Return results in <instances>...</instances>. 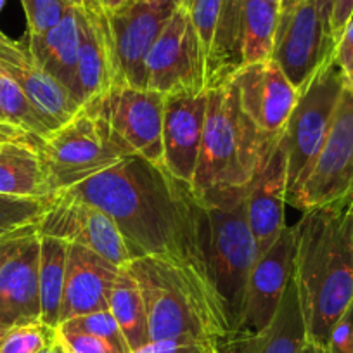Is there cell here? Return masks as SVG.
Returning a JSON list of instances; mask_svg holds the SVG:
<instances>
[{
  "mask_svg": "<svg viewBox=\"0 0 353 353\" xmlns=\"http://www.w3.org/2000/svg\"><path fill=\"white\" fill-rule=\"evenodd\" d=\"M59 194L106 212L117 222L132 260L148 254L170 256L208 270L198 199L191 185L176 181L165 166L125 156Z\"/></svg>",
  "mask_w": 353,
  "mask_h": 353,
  "instance_id": "cell-1",
  "label": "cell"
},
{
  "mask_svg": "<svg viewBox=\"0 0 353 353\" xmlns=\"http://www.w3.org/2000/svg\"><path fill=\"white\" fill-rule=\"evenodd\" d=\"M294 281L307 339L325 350L332 325L353 301V185L294 223Z\"/></svg>",
  "mask_w": 353,
  "mask_h": 353,
  "instance_id": "cell-2",
  "label": "cell"
},
{
  "mask_svg": "<svg viewBox=\"0 0 353 353\" xmlns=\"http://www.w3.org/2000/svg\"><path fill=\"white\" fill-rule=\"evenodd\" d=\"M148 315L149 341H223L232 332L229 310L206 269L170 256L128 261Z\"/></svg>",
  "mask_w": 353,
  "mask_h": 353,
  "instance_id": "cell-3",
  "label": "cell"
},
{
  "mask_svg": "<svg viewBox=\"0 0 353 353\" xmlns=\"http://www.w3.org/2000/svg\"><path fill=\"white\" fill-rule=\"evenodd\" d=\"M206 94L205 130L191 184L196 198L222 189L248 188L265 145L272 139L246 117L232 81L210 88Z\"/></svg>",
  "mask_w": 353,
  "mask_h": 353,
  "instance_id": "cell-4",
  "label": "cell"
},
{
  "mask_svg": "<svg viewBox=\"0 0 353 353\" xmlns=\"http://www.w3.org/2000/svg\"><path fill=\"white\" fill-rule=\"evenodd\" d=\"M196 199L201 208L203 253L234 331L248 276L258 258L246 216V188L213 191Z\"/></svg>",
  "mask_w": 353,
  "mask_h": 353,
  "instance_id": "cell-5",
  "label": "cell"
},
{
  "mask_svg": "<svg viewBox=\"0 0 353 353\" xmlns=\"http://www.w3.org/2000/svg\"><path fill=\"white\" fill-rule=\"evenodd\" d=\"M345 87V73L331 56L298 90L294 110L281 134V144L288 158V199L317 159Z\"/></svg>",
  "mask_w": 353,
  "mask_h": 353,
  "instance_id": "cell-6",
  "label": "cell"
},
{
  "mask_svg": "<svg viewBox=\"0 0 353 353\" xmlns=\"http://www.w3.org/2000/svg\"><path fill=\"white\" fill-rule=\"evenodd\" d=\"M87 108L121 156H139L163 166L165 96L151 88L113 87Z\"/></svg>",
  "mask_w": 353,
  "mask_h": 353,
  "instance_id": "cell-7",
  "label": "cell"
},
{
  "mask_svg": "<svg viewBox=\"0 0 353 353\" xmlns=\"http://www.w3.org/2000/svg\"><path fill=\"white\" fill-rule=\"evenodd\" d=\"M37 149L46 166L52 198L125 158L87 108L40 139Z\"/></svg>",
  "mask_w": 353,
  "mask_h": 353,
  "instance_id": "cell-8",
  "label": "cell"
},
{
  "mask_svg": "<svg viewBox=\"0 0 353 353\" xmlns=\"http://www.w3.org/2000/svg\"><path fill=\"white\" fill-rule=\"evenodd\" d=\"M353 185V92L345 87L327 139L288 205L307 212L341 198Z\"/></svg>",
  "mask_w": 353,
  "mask_h": 353,
  "instance_id": "cell-9",
  "label": "cell"
},
{
  "mask_svg": "<svg viewBox=\"0 0 353 353\" xmlns=\"http://www.w3.org/2000/svg\"><path fill=\"white\" fill-rule=\"evenodd\" d=\"M175 9V0H128L118 11L106 12L113 43L114 85L148 88L145 59Z\"/></svg>",
  "mask_w": 353,
  "mask_h": 353,
  "instance_id": "cell-10",
  "label": "cell"
},
{
  "mask_svg": "<svg viewBox=\"0 0 353 353\" xmlns=\"http://www.w3.org/2000/svg\"><path fill=\"white\" fill-rule=\"evenodd\" d=\"M148 88L163 94L206 92L205 70L189 11L176 8L145 59Z\"/></svg>",
  "mask_w": 353,
  "mask_h": 353,
  "instance_id": "cell-11",
  "label": "cell"
},
{
  "mask_svg": "<svg viewBox=\"0 0 353 353\" xmlns=\"http://www.w3.org/2000/svg\"><path fill=\"white\" fill-rule=\"evenodd\" d=\"M40 236H52L96 251L117 267L132 261V253L117 222L97 206L70 196H54L39 222Z\"/></svg>",
  "mask_w": 353,
  "mask_h": 353,
  "instance_id": "cell-12",
  "label": "cell"
},
{
  "mask_svg": "<svg viewBox=\"0 0 353 353\" xmlns=\"http://www.w3.org/2000/svg\"><path fill=\"white\" fill-rule=\"evenodd\" d=\"M293 274L294 225H286L272 246L254 261L244 288L239 319L230 334H254L267 327Z\"/></svg>",
  "mask_w": 353,
  "mask_h": 353,
  "instance_id": "cell-13",
  "label": "cell"
},
{
  "mask_svg": "<svg viewBox=\"0 0 353 353\" xmlns=\"http://www.w3.org/2000/svg\"><path fill=\"white\" fill-rule=\"evenodd\" d=\"M334 56V43L322 23L315 0H301L281 12L272 59L296 90L305 87L327 57Z\"/></svg>",
  "mask_w": 353,
  "mask_h": 353,
  "instance_id": "cell-14",
  "label": "cell"
},
{
  "mask_svg": "<svg viewBox=\"0 0 353 353\" xmlns=\"http://www.w3.org/2000/svg\"><path fill=\"white\" fill-rule=\"evenodd\" d=\"M288 205V158L281 135L272 137L263 149L253 179L246 188V216L258 248L263 254L281 236L284 208Z\"/></svg>",
  "mask_w": 353,
  "mask_h": 353,
  "instance_id": "cell-15",
  "label": "cell"
},
{
  "mask_svg": "<svg viewBox=\"0 0 353 353\" xmlns=\"http://www.w3.org/2000/svg\"><path fill=\"white\" fill-rule=\"evenodd\" d=\"M246 117L263 135L283 134L298 101L293 87L274 59L243 66L230 80Z\"/></svg>",
  "mask_w": 353,
  "mask_h": 353,
  "instance_id": "cell-16",
  "label": "cell"
},
{
  "mask_svg": "<svg viewBox=\"0 0 353 353\" xmlns=\"http://www.w3.org/2000/svg\"><path fill=\"white\" fill-rule=\"evenodd\" d=\"M0 66L21 87L50 132L68 123L83 108L61 81H57L37 63L28 46L9 39L2 32H0Z\"/></svg>",
  "mask_w": 353,
  "mask_h": 353,
  "instance_id": "cell-17",
  "label": "cell"
},
{
  "mask_svg": "<svg viewBox=\"0 0 353 353\" xmlns=\"http://www.w3.org/2000/svg\"><path fill=\"white\" fill-rule=\"evenodd\" d=\"M208 94L165 96L163 166L184 184H192L205 130Z\"/></svg>",
  "mask_w": 353,
  "mask_h": 353,
  "instance_id": "cell-18",
  "label": "cell"
},
{
  "mask_svg": "<svg viewBox=\"0 0 353 353\" xmlns=\"http://www.w3.org/2000/svg\"><path fill=\"white\" fill-rule=\"evenodd\" d=\"M80 26L78 97L92 104L114 85V57L108 16L99 0H85L77 8Z\"/></svg>",
  "mask_w": 353,
  "mask_h": 353,
  "instance_id": "cell-19",
  "label": "cell"
},
{
  "mask_svg": "<svg viewBox=\"0 0 353 353\" xmlns=\"http://www.w3.org/2000/svg\"><path fill=\"white\" fill-rule=\"evenodd\" d=\"M120 267L78 244L68 243L66 279L61 301L59 324L78 315L110 308L113 283Z\"/></svg>",
  "mask_w": 353,
  "mask_h": 353,
  "instance_id": "cell-20",
  "label": "cell"
},
{
  "mask_svg": "<svg viewBox=\"0 0 353 353\" xmlns=\"http://www.w3.org/2000/svg\"><path fill=\"white\" fill-rule=\"evenodd\" d=\"M40 234H35L0 269V324L12 325L40 319Z\"/></svg>",
  "mask_w": 353,
  "mask_h": 353,
  "instance_id": "cell-21",
  "label": "cell"
},
{
  "mask_svg": "<svg viewBox=\"0 0 353 353\" xmlns=\"http://www.w3.org/2000/svg\"><path fill=\"white\" fill-rule=\"evenodd\" d=\"M307 341L303 310L293 274L272 322L254 334H230L220 343V353H300Z\"/></svg>",
  "mask_w": 353,
  "mask_h": 353,
  "instance_id": "cell-22",
  "label": "cell"
},
{
  "mask_svg": "<svg viewBox=\"0 0 353 353\" xmlns=\"http://www.w3.org/2000/svg\"><path fill=\"white\" fill-rule=\"evenodd\" d=\"M28 47L37 63L80 101L78 97L80 26H78L77 8L68 9L63 19L49 32L42 35H28Z\"/></svg>",
  "mask_w": 353,
  "mask_h": 353,
  "instance_id": "cell-23",
  "label": "cell"
},
{
  "mask_svg": "<svg viewBox=\"0 0 353 353\" xmlns=\"http://www.w3.org/2000/svg\"><path fill=\"white\" fill-rule=\"evenodd\" d=\"M0 194L52 198L46 166L35 144L9 142L0 152Z\"/></svg>",
  "mask_w": 353,
  "mask_h": 353,
  "instance_id": "cell-24",
  "label": "cell"
},
{
  "mask_svg": "<svg viewBox=\"0 0 353 353\" xmlns=\"http://www.w3.org/2000/svg\"><path fill=\"white\" fill-rule=\"evenodd\" d=\"M281 8L267 0H241L243 66L272 59Z\"/></svg>",
  "mask_w": 353,
  "mask_h": 353,
  "instance_id": "cell-25",
  "label": "cell"
},
{
  "mask_svg": "<svg viewBox=\"0 0 353 353\" xmlns=\"http://www.w3.org/2000/svg\"><path fill=\"white\" fill-rule=\"evenodd\" d=\"M68 243L52 236H40L39 296L40 321L50 327L59 325L61 301L66 279Z\"/></svg>",
  "mask_w": 353,
  "mask_h": 353,
  "instance_id": "cell-26",
  "label": "cell"
},
{
  "mask_svg": "<svg viewBox=\"0 0 353 353\" xmlns=\"http://www.w3.org/2000/svg\"><path fill=\"white\" fill-rule=\"evenodd\" d=\"M110 312L117 319L130 352L149 341L148 315L141 288L127 265L120 267L110 296Z\"/></svg>",
  "mask_w": 353,
  "mask_h": 353,
  "instance_id": "cell-27",
  "label": "cell"
},
{
  "mask_svg": "<svg viewBox=\"0 0 353 353\" xmlns=\"http://www.w3.org/2000/svg\"><path fill=\"white\" fill-rule=\"evenodd\" d=\"M0 111L4 113L9 123L21 128L33 137L43 139L47 134H50L49 127L43 123L21 87L2 66H0Z\"/></svg>",
  "mask_w": 353,
  "mask_h": 353,
  "instance_id": "cell-28",
  "label": "cell"
},
{
  "mask_svg": "<svg viewBox=\"0 0 353 353\" xmlns=\"http://www.w3.org/2000/svg\"><path fill=\"white\" fill-rule=\"evenodd\" d=\"M52 198H18L0 194V237L25 227L39 225Z\"/></svg>",
  "mask_w": 353,
  "mask_h": 353,
  "instance_id": "cell-29",
  "label": "cell"
},
{
  "mask_svg": "<svg viewBox=\"0 0 353 353\" xmlns=\"http://www.w3.org/2000/svg\"><path fill=\"white\" fill-rule=\"evenodd\" d=\"M57 341V327L32 321L12 325L0 339V353H39Z\"/></svg>",
  "mask_w": 353,
  "mask_h": 353,
  "instance_id": "cell-30",
  "label": "cell"
},
{
  "mask_svg": "<svg viewBox=\"0 0 353 353\" xmlns=\"http://www.w3.org/2000/svg\"><path fill=\"white\" fill-rule=\"evenodd\" d=\"M57 327L70 329V331H78V332H87V334H92V336H99V338H104L108 339V341L113 343V345L118 346L123 353H130V348H128L127 345V339H125L123 332H121L120 325H118L117 319L113 317L110 308H108V310L90 312V314L68 319V321L61 322Z\"/></svg>",
  "mask_w": 353,
  "mask_h": 353,
  "instance_id": "cell-31",
  "label": "cell"
},
{
  "mask_svg": "<svg viewBox=\"0 0 353 353\" xmlns=\"http://www.w3.org/2000/svg\"><path fill=\"white\" fill-rule=\"evenodd\" d=\"M28 23V35H42L57 25L68 9L74 8L70 0H21Z\"/></svg>",
  "mask_w": 353,
  "mask_h": 353,
  "instance_id": "cell-32",
  "label": "cell"
},
{
  "mask_svg": "<svg viewBox=\"0 0 353 353\" xmlns=\"http://www.w3.org/2000/svg\"><path fill=\"white\" fill-rule=\"evenodd\" d=\"M57 341L66 353H123L108 339L63 327H57Z\"/></svg>",
  "mask_w": 353,
  "mask_h": 353,
  "instance_id": "cell-33",
  "label": "cell"
},
{
  "mask_svg": "<svg viewBox=\"0 0 353 353\" xmlns=\"http://www.w3.org/2000/svg\"><path fill=\"white\" fill-rule=\"evenodd\" d=\"M222 341H201V339H158L148 341L130 353H220Z\"/></svg>",
  "mask_w": 353,
  "mask_h": 353,
  "instance_id": "cell-34",
  "label": "cell"
},
{
  "mask_svg": "<svg viewBox=\"0 0 353 353\" xmlns=\"http://www.w3.org/2000/svg\"><path fill=\"white\" fill-rule=\"evenodd\" d=\"M325 352L353 353V301L332 325Z\"/></svg>",
  "mask_w": 353,
  "mask_h": 353,
  "instance_id": "cell-35",
  "label": "cell"
},
{
  "mask_svg": "<svg viewBox=\"0 0 353 353\" xmlns=\"http://www.w3.org/2000/svg\"><path fill=\"white\" fill-rule=\"evenodd\" d=\"M35 234H39V227H25V229L14 230V232H9L6 236L0 237V269L32 239Z\"/></svg>",
  "mask_w": 353,
  "mask_h": 353,
  "instance_id": "cell-36",
  "label": "cell"
},
{
  "mask_svg": "<svg viewBox=\"0 0 353 353\" xmlns=\"http://www.w3.org/2000/svg\"><path fill=\"white\" fill-rule=\"evenodd\" d=\"M353 18V0H332L329 12V35L332 43H338L343 32Z\"/></svg>",
  "mask_w": 353,
  "mask_h": 353,
  "instance_id": "cell-37",
  "label": "cell"
},
{
  "mask_svg": "<svg viewBox=\"0 0 353 353\" xmlns=\"http://www.w3.org/2000/svg\"><path fill=\"white\" fill-rule=\"evenodd\" d=\"M334 61L343 71L353 63V18L334 47Z\"/></svg>",
  "mask_w": 353,
  "mask_h": 353,
  "instance_id": "cell-38",
  "label": "cell"
},
{
  "mask_svg": "<svg viewBox=\"0 0 353 353\" xmlns=\"http://www.w3.org/2000/svg\"><path fill=\"white\" fill-rule=\"evenodd\" d=\"M8 142H26V144L39 145L40 139L26 134L25 130L11 123H0V144H8Z\"/></svg>",
  "mask_w": 353,
  "mask_h": 353,
  "instance_id": "cell-39",
  "label": "cell"
},
{
  "mask_svg": "<svg viewBox=\"0 0 353 353\" xmlns=\"http://www.w3.org/2000/svg\"><path fill=\"white\" fill-rule=\"evenodd\" d=\"M331 2L332 0H315V4H317V11H319V14H321V19H322V23H324L327 33H329V12H331Z\"/></svg>",
  "mask_w": 353,
  "mask_h": 353,
  "instance_id": "cell-40",
  "label": "cell"
},
{
  "mask_svg": "<svg viewBox=\"0 0 353 353\" xmlns=\"http://www.w3.org/2000/svg\"><path fill=\"white\" fill-rule=\"evenodd\" d=\"M99 2H101V6L104 8V11L113 12V11H118L120 8H123L128 0H99Z\"/></svg>",
  "mask_w": 353,
  "mask_h": 353,
  "instance_id": "cell-41",
  "label": "cell"
},
{
  "mask_svg": "<svg viewBox=\"0 0 353 353\" xmlns=\"http://www.w3.org/2000/svg\"><path fill=\"white\" fill-rule=\"evenodd\" d=\"M300 353H325V350L321 348V346L314 345V343L307 341V343H305L303 348H301Z\"/></svg>",
  "mask_w": 353,
  "mask_h": 353,
  "instance_id": "cell-42",
  "label": "cell"
},
{
  "mask_svg": "<svg viewBox=\"0 0 353 353\" xmlns=\"http://www.w3.org/2000/svg\"><path fill=\"white\" fill-rule=\"evenodd\" d=\"M343 73H345L346 88H350V90H352V92H353V63L350 64V66L346 68V70L343 71Z\"/></svg>",
  "mask_w": 353,
  "mask_h": 353,
  "instance_id": "cell-43",
  "label": "cell"
},
{
  "mask_svg": "<svg viewBox=\"0 0 353 353\" xmlns=\"http://www.w3.org/2000/svg\"><path fill=\"white\" fill-rule=\"evenodd\" d=\"M39 353H66V350L59 345V341H56L54 345L47 346V348H43L42 352H39Z\"/></svg>",
  "mask_w": 353,
  "mask_h": 353,
  "instance_id": "cell-44",
  "label": "cell"
},
{
  "mask_svg": "<svg viewBox=\"0 0 353 353\" xmlns=\"http://www.w3.org/2000/svg\"><path fill=\"white\" fill-rule=\"evenodd\" d=\"M300 2L301 0H283V2H281V12L290 11L291 8H294V6L300 4Z\"/></svg>",
  "mask_w": 353,
  "mask_h": 353,
  "instance_id": "cell-45",
  "label": "cell"
},
{
  "mask_svg": "<svg viewBox=\"0 0 353 353\" xmlns=\"http://www.w3.org/2000/svg\"><path fill=\"white\" fill-rule=\"evenodd\" d=\"M189 2H191V0H175L176 8H188Z\"/></svg>",
  "mask_w": 353,
  "mask_h": 353,
  "instance_id": "cell-46",
  "label": "cell"
},
{
  "mask_svg": "<svg viewBox=\"0 0 353 353\" xmlns=\"http://www.w3.org/2000/svg\"><path fill=\"white\" fill-rule=\"evenodd\" d=\"M70 2L74 6V8H81V6H83L85 0H70Z\"/></svg>",
  "mask_w": 353,
  "mask_h": 353,
  "instance_id": "cell-47",
  "label": "cell"
},
{
  "mask_svg": "<svg viewBox=\"0 0 353 353\" xmlns=\"http://www.w3.org/2000/svg\"><path fill=\"white\" fill-rule=\"evenodd\" d=\"M8 325H2V324H0V339H2V336H4L6 334V332H8Z\"/></svg>",
  "mask_w": 353,
  "mask_h": 353,
  "instance_id": "cell-48",
  "label": "cell"
},
{
  "mask_svg": "<svg viewBox=\"0 0 353 353\" xmlns=\"http://www.w3.org/2000/svg\"><path fill=\"white\" fill-rule=\"evenodd\" d=\"M0 123H9V121L6 120V117H4V113H2V111H0Z\"/></svg>",
  "mask_w": 353,
  "mask_h": 353,
  "instance_id": "cell-49",
  "label": "cell"
},
{
  "mask_svg": "<svg viewBox=\"0 0 353 353\" xmlns=\"http://www.w3.org/2000/svg\"><path fill=\"white\" fill-rule=\"evenodd\" d=\"M267 2H270V4H276L281 8V2H283V0H267Z\"/></svg>",
  "mask_w": 353,
  "mask_h": 353,
  "instance_id": "cell-50",
  "label": "cell"
},
{
  "mask_svg": "<svg viewBox=\"0 0 353 353\" xmlns=\"http://www.w3.org/2000/svg\"><path fill=\"white\" fill-rule=\"evenodd\" d=\"M6 6V0H0V12H2V9H4Z\"/></svg>",
  "mask_w": 353,
  "mask_h": 353,
  "instance_id": "cell-51",
  "label": "cell"
},
{
  "mask_svg": "<svg viewBox=\"0 0 353 353\" xmlns=\"http://www.w3.org/2000/svg\"><path fill=\"white\" fill-rule=\"evenodd\" d=\"M8 144H9V142H8ZM4 145H6V144H0V152H2V149H4Z\"/></svg>",
  "mask_w": 353,
  "mask_h": 353,
  "instance_id": "cell-52",
  "label": "cell"
},
{
  "mask_svg": "<svg viewBox=\"0 0 353 353\" xmlns=\"http://www.w3.org/2000/svg\"><path fill=\"white\" fill-rule=\"evenodd\" d=\"M142 2H156V0H142Z\"/></svg>",
  "mask_w": 353,
  "mask_h": 353,
  "instance_id": "cell-53",
  "label": "cell"
}]
</instances>
